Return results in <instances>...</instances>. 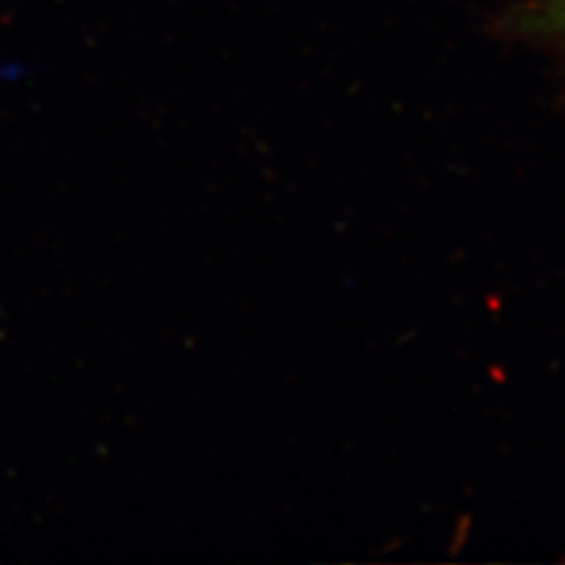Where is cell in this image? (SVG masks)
Listing matches in <instances>:
<instances>
[{
	"label": "cell",
	"instance_id": "obj_1",
	"mask_svg": "<svg viewBox=\"0 0 565 565\" xmlns=\"http://www.w3.org/2000/svg\"><path fill=\"white\" fill-rule=\"evenodd\" d=\"M527 22L565 43V0H533Z\"/></svg>",
	"mask_w": 565,
	"mask_h": 565
}]
</instances>
